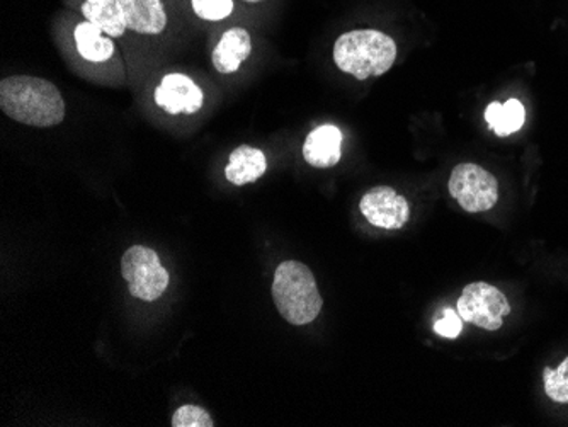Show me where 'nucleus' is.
Wrapping results in <instances>:
<instances>
[{
    "label": "nucleus",
    "instance_id": "obj_1",
    "mask_svg": "<svg viewBox=\"0 0 568 427\" xmlns=\"http://www.w3.org/2000/svg\"><path fill=\"white\" fill-rule=\"evenodd\" d=\"M0 108L18 123L51 129L65 120V101L55 84L30 75L0 82Z\"/></svg>",
    "mask_w": 568,
    "mask_h": 427
},
{
    "label": "nucleus",
    "instance_id": "obj_2",
    "mask_svg": "<svg viewBox=\"0 0 568 427\" xmlns=\"http://www.w3.org/2000/svg\"><path fill=\"white\" fill-rule=\"evenodd\" d=\"M395 59L397 44L382 31H349L337 38L334 44L335 65L357 81L379 78L392 69Z\"/></svg>",
    "mask_w": 568,
    "mask_h": 427
},
{
    "label": "nucleus",
    "instance_id": "obj_3",
    "mask_svg": "<svg viewBox=\"0 0 568 427\" xmlns=\"http://www.w3.org/2000/svg\"><path fill=\"white\" fill-rule=\"evenodd\" d=\"M273 298L280 315L292 325L314 322L324 307L314 273L298 261H284L277 266Z\"/></svg>",
    "mask_w": 568,
    "mask_h": 427
},
{
    "label": "nucleus",
    "instance_id": "obj_4",
    "mask_svg": "<svg viewBox=\"0 0 568 427\" xmlns=\"http://www.w3.org/2000/svg\"><path fill=\"white\" fill-rule=\"evenodd\" d=\"M121 274L135 298L155 302L169 286V273L153 248L133 245L121 260Z\"/></svg>",
    "mask_w": 568,
    "mask_h": 427
},
{
    "label": "nucleus",
    "instance_id": "obj_5",
    "mask_svg": "<svg viewBox=\"0 0 568 427\" xmlns=\"http://www.w3.org/2000/svg\"><path fill=\"white\" fill-rule=\"evenodd\" d=\"M449 193L465 212L481 213L496 206L499 183L477 164H459L449 177Z\"/></svg>",
    "mask_w": 568,
    "mask_h": 427
},
{
    "label": "nucleus",
    "instance_id": "obj_6",
    "mask_svg": "<svg viewBox=\"0 0 568 427\" xmlns=\"http://www.w3.org/2000/svg\"><path fill=\"white\" fill-rule=\"evenodd\" d=\"M458 314L463 322L477 325L480 329L497 331L503 327L504 317L510 314V305L496 286L471 283L459 296Z\"/></svg>",
    "mask_w": 568,
    "mask_h": 427
},
{
    "label": "nucleus",
    "instance_id": "obj_7",
    "mask_svg": "<svg viewBox=\"0 0 568 427\" xmlns=\"http://www.w3.org/2000/svg\"><path fill=\"white\" fill-rule=\"evenodd\" d=\"M359 210L365 218L383 231H398L410 216L407 200L388 186H378L361 197Z\"/></svg>",
    "mask_w": 568,
    "mask_h": 427
},
{
    "label": "nucleus",
    "instance_id": "obj_8",
    "mask_svg": "<svg viewBox=\"0 0 568 427\" xmlns=\"http://www.w3.org/2000/svg\"><path fill=\"white\" fill-rule=\"evenodd\" d=\"M155 103L169 114H194L203 108V91L184 73H168L155 89Z\"/></svg>",
    "mask_w": 568,
    "mask_h": 427
},
{
    "label": "nucleus",
    "instance_id": "obj_9",
    "mask_svg": "<svg viewBox=\"0 0 568 427\" xmlns=\"http://www.w3.org/2000/svg\"><path fill=\"white\" fill-rule=\"evenodd\" d=\"M343 132L334 124H322L312 130L303 143V157L312 167H332L339 164Z\"/></svg>",
    "mask_w": 568,
    "mask_h": 427
},
{
    "label": "nucleus",
    "instance_id": "obj_10",
    "mask_svg": "<svg viewBox=\"0 0 568 427\" xmlns=\"http://www.w3.org/2000/svg\"><path fill=\"white\" fill-rule=\"evenodd\" d=\"M128 30L140 34H161L168 27L162 0H120Z\"/></svg>",
    "mask_w": 568,
    "mask_h": 427
},
{
    "label": "nucleus",
    "instance_id": "obj_11",
    "mask_svg": "<svg viewBox=\"0 0 568 427\" xmlns=\"http://www.w3.org/2000/svg\"><path fill=\"white\" fill-rule=\"evenodd\" d=\"M252 52L251 34L242 28H232L223 33L222 40L213 50L212 62L220 73H234Z\"/></svg>",
    "mask_w": 568,
    "mask_h": 427
},
{
    "label": "nucleus",
    "instance_id": "obj_12",
    "mask_svg": "<svg viewBox=\"0 0 568 427\" xmlns=\"http://www.w3.org/2000/svg\"><path fill=\"white\" fill-rule=\"evenodd\" d=\"M267 171V159L264 152L254 146L241 145L230 154L225 175L234 186L255 183Z\"/></svg>",
    "mask_w": 568,
    "mask_h": 427
},
{
    "label": "nucleus",
    "instance_id": "obj_13",
    "mask_svg": "<svg viewBox=\"0 0 568 427\" xmlns=\"http://www.w3.org/2000/svg\"><path fill=\"white\" fill-rule=\"evenodd\" d=\"M82 14L108 37L120 38L128 30L120 0H85Z\"/></svg>",
    "mask_w": 568,
    "mask_h": 427
},
{
    "label": "nucleus",
    "instance_id": "obj_14",
    "mask_svg": "<svg viewBox=\"0 0 568 427\" xmlns=\"http://www.w3.org/2000/svg\"><path fill=\"white\" fill-rule=\"evenodd\" d=\"M485 120H487L488 129L493 130L496 135L509 136L523 129L526 110L518 99H509L504 104L494 101L485 110Z\"/></svg>",
    "mask_w": 568,
    "mask_h": 427
},
{
    "label": "nucleus",
    "instance_id": "obj_15",
    "mask_svg": "<svg viewBox=\"0 0 568 427\" xmlns=\"http://www.w3.org/2000/svg\"><path fill=\"white\" fill-rule=\"evenodd\" d=\"M73 38H75L77 50L89 62H106L113 57V41L104 37L102 30H99L92 22L85 21L77 24L75 30H73Z\"/></svg>",
    "mask_w": 568,
    "mask_h": 427
},
{
    "label": "nucleus",
    "instance_id": "obj_16",
    "mask_svg": "<svg viewBox=\"0 0 568 427\" xmlns=\"http://www.w3.org/2000/svg\"><path fill=\"white\" fill-rule=\"evenodd\" d=\"M545 392L557 404H568V356L557 369L544 372Z\"/></svg>",
    "mask_w": 568,
    "mask_h": 427
},
{
    "label": "nucleus",
    "instance_id": "obj_17",
    "mask_svg": "<svg viewBox=\"0 0 568 427\" xmlns=\"http://www.w3.org/2000/svg\"><path fill=\"white\" fill-rule=\"evenodd\" d=\"M193 11L204 21H222L234 11L232 0H191Z\"/></svg>",
    "mask_w": 568,
    "mask_h": 427
},
{
    "label": "nucleus",
    "instance_id": "obj_18",
    "mask_svg": "<svg viewBox=\"0 0 568 427\" xmlns=\"http://www.w3.org/2000/svg\"><path fill=\"white\" fill-rule=\"evenodd\" d=\"M215 420L200 406H183L172 416V427H213Z\"/></svg>",
    "mask_w": 568,
    "mask_h": 427
},
{
    "label": "nucleus",
    "instance_id": "obj_19",
    "mask_svg": "<svg viewBox=\"0 0 568 427\" xmlns=\"http://www.w3.org/2000/svg\"><path fill=\"white\" fill-rule=\"evenodd\" d=\"M463 331V318L458 312L446 308L443 317L434 324V333L437 336L446 337V339H456Z\"/></svg>",
    "mask_w": 568,
    "mask_h": 427
},
{
    "label": "nucleus",
    "instance_id": "obj_20",
    "mask_svg": "<svg viewBox=\"0 0 568 427\" xmlns=\"http://www.w3.org/2000/svg\"><path fill=\"white\" fill-rule=\"evenodd\" d=\"M247 2H260V0H247Z\"/></svg>",
    "mask_w": 568,
    "mask_h": 427
}]
</instances>
